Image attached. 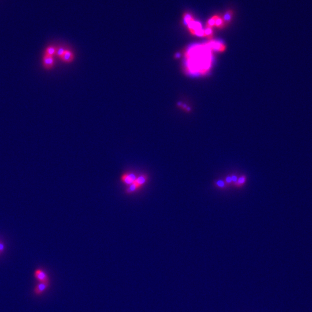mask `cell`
I'll return each instance as SVG.
<instances>
[{"label":"cell","instance_id":"3","mask_svg":"<svg viewBox=\"0 0 312 312\" xmlns=\"http://www.w3.org/2000/svg\"><path fill=\"white\" fill-rule=\"evenodd\" d=\"M34 276L38 283H50V278L47 273L42 268L36 269L34 273Z\"/></svg>","mask_w":312,"mask_h":312},{"label":"cell","instance_id":"6","mask_svg":"<svg viewBox=\"0 0 312 312\" xmlns=\"http://www.w3.org/2000/svg\"><path fill=\"white\" fill-rule=\"evenodd\" d=\"M44 65L46 69H50L54 65V59L53 56H47L45 54L43 59Z\"/></svg>","mask_w":312,"mask_h":312},{"label":"cell","instance_id":"9","mask_svg":"<svg viewBox=\"0 0 312 312\" xmlns=\"http://www.w3.org/2000/svg\"><path fill=\"white\" fill-rule=\"evenodd\" d=\"M214 26H216L217 28H220V29L224 28V27L226 26V24L224 23V22L223 17L222 16H218V17L217 18V19L216 20Z\"/></svg>","mask_w":312,"mask_h":312},{"label":"cell","instance_id":"15","mask_svg":"<svg viewBox=\"0 0 312 312\" xmlns=\"http://www.w3.org/2000/svg\"><path fill=\"white\" fill-rule=\"evenodd\" d=\"M65 50V49H64V48H63V47H59V48L57 49V51H56L57 56H59L60 58L63 56V54H64Z\"/></svg>","mask_w":312,"mask_h":312},{"label":"cell","instance_id":"5","mask_svg":"<svg viewBox=\"0 0 312 312\" xmlns=\"http://www.w3.org/2000/svg\"><path fill=\"white\" fill-rule=\"evenodd\" d=\"M50 283H38L34 288V293L36 296H41L49 288Z\"/></svg>","mask_w":312,"mask_h":312},{"label":"cell","instance_id":"12","mask_svg":"<svg viewBox=\"0 0 312 312\" xmlns=\"http://www.w3.org/2000/svg\"><path fill=\"white\" fill-rule=\"evenodd\" d=\"M246 176L243 175L240 177L237 178V180L234 183V185L237 187H240L244 185V184L246 183Z\"/></svg>","mask_w":312,"mask_h":312},{"label":"cell","instance_id":"13","mask_svg":"<svg viewBox=\"0 0 312 312\" xmlns=\"http://www.w3.org/2000/svg\"><path fill=\"white\" fill-rule=\"evenodd\" d=\"M183 21H184V23L186 26L189 24L191 22L194 20L193 17L190 13L187 12L183 14Z\"/></svg>","mask_w":312,"mask_h":312},{"label":"cell","instance_id":"11","mask_svg":"<svg viewBox=\"0 0 312 312\" xmlns=\"http://www.w3.org/2000/svg\"><path fill=\"white\" fill-rule=\"evenodd\" d=\"M219 15H213L210 19L207 22V23H206V28H212L214 26V24H215V22H216V20L217 19V18L218 17Z\"/></svg>","mask_w":312,"mask_h":312},{"label":"cell","instance_id":"8","mask_svg":"<svg viewBox=\"0 0 312 312\" xmlns=\"http://www.w3.org/2000/svg\"><path fill=\"white\" fill-rule=\"evenodd\" d=\"M233 15H234V11L232 10H228L226 12L224 16H222L226 26H227V24H229L231 22Z\"/></svg>","mask_w":312,"mask_h":312},{"label":"cell","instance_id":"14","mask_svg":"<svg viewBox=\"0 0 312 312\" xmlns=\"http://www.w3.org/2000/svg\"><path fill=\"white\" fill-rule=\"evenodd\" d=\"M5 249H6L5 243L2 240L0 239V255L5 252Z\"/></svg>","mask_w":312,"mask_h":312},{"label":"cell","instance_id":"7","mask_svg":"<svg viewBox=\"0 0 312 312\" xmlns=\"http://www.w3.org/2000/svg\"><path fill=\"white\" fill-rule=\"evenodd\" d=\"M73 54L72 51L68 50H65L63 56L60 57L61 59L65 63H71L73 60Z\"/></svg>","mask_w":312,"mask_h":312},{"label":"cell","instance_id":"10","mask_svg":"<svg viewBox=\"0 0 312 312\" xmlns=\"http://www.w3.org/2000/svg\"><path fill=\"white\" fill-rule=\"evenodd\" d=\"M57 49L53 46H49L47 47V48L45 50V54L47 55V56H53L55 54H56Z\"/></svg>","mask_w":312,"mask_h":312},{"label":"cell","instance_id":"4","mask_svg":"<svg viewBox=\"0 0 312 312\" xmlns=\"http://www.w3.org/2000/svg\"><path fill=\"white\" fill-rule=\"evenodd\" d=\"M137 177L138 176L134 172H125L121 176L120 180L124 185H125L128 187L133 184V183L137 179Z\"/></svg>","mask_w":312,"mask_h":312},{"label":"cell","instance_id":"1","mask_svg":"<svg viewBox=\"0 0 312 312\" xmlns=\"http://www.w3.org/2000/svg\"><path fill=\"white\" fill-rule=\"evenodd\" d=\"M212 51L208 42L189 48L185 53L187 72L201 75L209 72L212 64Z\"/></svg>","mask_w":312,"mask_h":312},{"label":"cell","instance_id":"2","mask_svg":"<svg viewBox=\"0 0 312 312\" xmlns=\"http://www.w3.org/2000/svg\"><path fill=\"white\" fill-rule=\"evenodd\" d=\"M149 177L147 174L142 173L138 176L135 181L130 186H128L126 189V193L132 194L139 191L148 181Z\"/></svg>","mask_w":312,"mask_h":312}]
</instances>
